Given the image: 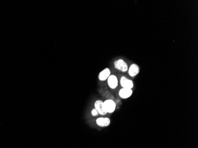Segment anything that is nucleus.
I'll return each mask as SVG.
<instances>
[{"instance_id": "nucleus-4", "label": "nucleus", "mask_w": 198, "mask_h": 148, "mask_svg": "<svg viewBox=\"0 0 198 148\" xmlns=\"http://www.w3.org/2000/svg\"><path fill=\"white\" fill-rule=\"evenodd\" d=\"M107 82H108L109 86L112 89L116 88L118 85L117 78L114 75H110L109 77V78H107Z\"/></svg>"}, {"instance_id": "nucleus-8", "label": "nucleus", "mask_w": 198, "mask_h": 148, "mask_svg": "<svg viewBox=\"0 0 198 148\" xmlns=\"http://www.w3.org/2000/svg\"><path fill=\"white\" fill-rule=\"evenodd\" d=\"M96 123L100 127H107L110 124V120L109 118L100 117L96 120Z\"/></svg>"}, {"instance_id": "nucleus-10", "label": "nucleus", "mask_w": 198, "mask_h": 148, "mask_svg": "<svg viewBox=\"0 0 198 148\" xmlns=\"http://www.w3.org/2000/svg\"><path fill=\"white\" fill-rule=\"evenodd\" d=\"M92 115H93V116H96L98 115V111H97L96 109H93V110H92Z\"/></svg>"}, {"instance_id": "nucleus-1", "label": "nucleus", "mask_w": 198, "mask_h": 148, "mask_svg": "<svg viewBox=\"0 0 198 148\" xmlns=\"http://www.w3.org/2000/svg\"><path fill=\"white\" fill-rule=\"evenodd\" d=\"M103 106L106 113H112L115 111L116 109L115 102L111 99H107L103 102Z\"/></svg>"}, {"instance_id": "nucleus-9", "label": "nucleus", "mask_w": 198, "mask_h": 148, "mask_svg": "<svg viewBox=\"0 0 198 148\" xmlns=\"http://www.w3.org/2000/svg\"><path fill=\"white\" fill-rule=\"evenodd\" d=\"M110 75V71L108 68L104 69L99 74V78L100 81H105Z\"/></svg>"}, {"instance_id": "nucleus-3", "label": "nucleus", "mask_w": 198, "mask_h": 148, "mask_svg": "<svg viewBox=\"0 0 198 148\" xmlns=\"http://www.w3.org/2000/svg\"><path fill=\"white\" fill-rule=\"evenodd\" d=\"M120 85L123 87V88H126V89H131L134 87V83L133 82L126 78L125 77H122L120 79Z\"/></svg>"}, {"instance_id": "nucleus-6", "label": "nucleus", "mask_w": 198, "mask_h": 148, "mask_svg": "<svg viewBox=\"0 0 198 148\" xmlns=\"http://www.w3.org/2000/svg\"><path fill=\"white\" fill-rule=\"evenodd\" d=\"M132 90L131 89H126V88H122L119 93V96L122 98V99H128L129 97H130L132 94Z\"/></svg>"}, {"instance_id": "nucleus-7", "label": "nucleus", "mask_w": 198, "mask_h": 148, "mask_svg": "<svg viewBox=\"0 0 198 148\" xmlns=\"http://www.w3.org/2000/svg\"><path fill=\"white\" fill-rule=\"evenodd\" d=\"M95 106L96 108V110L98 111L99 114L101 115H105L107 113L105 111L103 106V102L101 100H98L96 101L95 104Z\"/></svg>"}, {"instance_id": "nucleus-2", "label": "nucleus", "mask_w": 198, "mask_h": 148, "mask_svg": "<svg viewBox=\"0 0 198 148\" xmlns=\"http://www.w3.org/2000/svg\"><path fill=\"white\" fill-rule=\"evenodd\" d=\"M114 65L117 69L120 70L122 72H126L128 70V66L127 63L122 59H119L115 61Z\"/></svg>"}, {"instance_id": "nucleus-5", "label": "nucleus", "mask_w": 198, "mask_h": 148, "mask_svg": "<svg viewBox=\"0 0 198 148\" xmlns=\"http://www.w3.org/2000/svg\"><path fill=\"white\" fill-rule=\"evenodd\" d=\"M139 72H140L139 66L137 64L135 63L132 64L128 70L129 75L132 77H134L136 75H137L139 74Z\"/></svg>"}]
</instances>
